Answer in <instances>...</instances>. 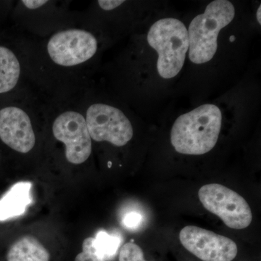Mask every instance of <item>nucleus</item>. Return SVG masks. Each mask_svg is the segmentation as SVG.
Masks as SVG:
<instances>
[{"mask_svg":"<svg viewBox=\"0 0 261 261\" xmlns=\"http://www.w3.org/2000/svg\"><path fill=\"white\" fill-rule=\"evenodd\" d=\"M18 39L29 83L41 97L71 99L91 85L92 65L99 49L94 33L79 25L44 38L23 33Z\"/></svg>","mask_w":261,"mask_h":261,"instance_id":"1","label":"nucleus"},{"mask_svg":"<svg viewBox=\"0 0 261 261\" xmlns=\"http://www.w3.org/2000/svg\"><path fill=\"white\" fill-rule=\"evenodd\" d=\"M44 121V100L32 87L0 100V140L16 153L36 148L37 128Z\"/></svg>","mask_w":261,"mask_h":261,"instance_id":"2","label":"nucleus"},{"mask_svg":"<svg viewBox=\"0 0 261 261\" xmlns=\"http://www.w3.org/2000/svg\"><path fill=\"white\" fill-rule=\"evenodd\" d=\"M222 113L205 104L178 117L171 132V145L181 154L200 155L210 152L219 140Z\"/></svg>","mask_w":261,"mask_h":261,"instance_id":"3","label":"nucleus"},{"mask_svg":"<svg viewBox=\"0 0 261 261\" xmlns=\"http://www.w3.org/2000/svg\"><path fill=\"white\" fill-rule=\"evenodd\" d=\"M90 86L79 96L78 100L92 141L124 147L134 137L132 122L121 108L97 99Z\"/></svg>","mask_w":261,"mask_h":261,"instance_id":"4","label":"nucleus"},{"mask_svg":"<svg viewBox=\"0 0 261 261\" xmlns=\"http://www.w3.org/2000/svg\"><path fill=\"white\" fill-rule=\"evenodd\" d=\"M70 4L58 0H21L12 10L15 23L24 34L44 38L80 25V13L70 9Z\"/></svg>","mask_w":261,"mask_h":261,"instance_id":"5","label":"nucleus"},{"mask_svg":"<svg viewBox=\"0 0 261 261\" xmlns=\"http://www.w3.org/2000/svg\"><path fill=\"white\" fill-rule=\"evenodd\" d=\"M235 8L226 0H216L205 12L192 20L189 27V57L195 64H203L214 58L218 49L220 31L232 21Z\"/></svg>","mask_w":261,"mask_h":261,"instance_id":"6","label":"nucleus"},{"mask_svg":"<svg viewBox=\"0 0 261 261\" xmlns=\"http://www.w3.org/2000/svg\"><path fill=\"white\" fill-rule=\"evenodd\" d=\"M147 42L159 54L157 68L163 79H172L181 71L189 49L188 31L175 18L158 20L149 29Z\"/></svg>","mask_w":261,"mask_h":261,"instance_id":"7","label":"nucleus"},{"mask_svg":"<svg viewBox=\"0 0 261 261\" xmlns=\"http://www.w3.org/2000/svg\"><path fill=\"white\" fill-rule=\"evenodd\" d=\"M199 199L204 207L222 220L228 227L243 229L251 224V208L236 192L219 184H210L199 190Z\"/></svg>","mask_w":261,"mask_h":261,"instance_id":"8","label":"nucleus"},{"mask_svg":"<svg viewBox=\"0 0 261 261\" xmlns=\"http://www.w3.org/2000/svg\"><path fill=\"white\" fill-rule=\"evenodd\" d=\"M179 240L189 252L202 261H231L238 255V246L231 239L197 226L182 228Z\"/></svg>","mask_w":261,"mask_h":261,"instance_id":"9","label":"nucleus"},{"mask_svg":"<svg viewBox=\"0 0 261 261\" xmlns=\"http://www.w3.org/2000/svg\"><path fill=\"white\" fill-rule=\"evenodd\" d=\"M29 87H32L18 36L8 42H0V100Z\"/></svg>","mask_w":261,"mask_h":261,"instance_id":"10","label":"nucleus"},{"mask_svg":"<svg viewBox=\"0 0 261 261\" xmlns=\"http://www.w3.org/2000/svg\"><path fill=\"white\" fill-rule=\"evenodd\" d=\"M32 183L20 181L15 184L0 198V221H8L25 214L32 203Z\"/></svg>","mask_w":261,"mask_h":261,"instance_id":"11","label":"nucleus"},{"mask_svg":"<svg viewBox=\"0 0 261 261\" xmlns=\"http://www.w3.org/2000/svg\"><path fill=\"white\" fill-rule=\"evenodd\" d=\"M49 251L33 236L19 239L7 254L8 261H49Z\"/></svg>","mask_w":261,"mask_h":261,"instance_id":"12","label":"nucleus"},{"mask_svg":"<svg viewBox=\"0 0 261 261\" xmlns=\"http://www.w3.org/2000/svg\"><path fill=\"white\" fill-rule=\"evenodd\" d=\"M121 239L118 235L110 234L107 231H98L93 240L94 253L101 260H112L121 246Z\"/></svg>","mask_w":261,"mask_h":261,"instance_id":"13","label":"nucleus"},{"mask_svg":"<svg viewBox=\"0 0 261 261\" xmlns=\"http://www.w3.org/2000/svg\"><path fill=\"white\" fill-rule=\"evenodd\" d=\"M119 261H146L143 251L133 243L125 244L119 252Z\"/></svg>","mask_w":261,"mask_h":261,"instance_id":"14","label":"nucleus"},{"mask_svg":"<svg viewBox=\"0 0 261 261\" xmlns=\"http://www.w3.org/2000/svg\"><path fill=\"white\" fill-rule=\"evenodd\" d=\"M94 238H88L82 244V252L75 257V261H102L94 253Z\"/></svg>","mask_w":261,"mask_h":261,"instance_id":"15","label":"nucleus"},{"mask_svg":"<svg viewBox=\"0 0 261 261\" xmlns=\"http://www.w3.org/2000/svg\"><path fill=\"white\" fill-rule=\"evenodd\" d=\"M142 220L143 217L142 214L137 211H132L125 214L122 223L127 229L135 230L142 224Z\"/></svg>","mask_w":261,"mask_h":261,"instance_id":"16","label":"nucleus"},{"mask_svg":"<svg viewBox=\"0 0 261 261\" xmlns=\"http://www.w3.org/2000/svg\"><path fill=\"white\" fill-rule=\"evenodd\" d=\"M260 10H261V7L259 6L258 9H257V21H258V23L260 24L261 23Z\"/></svg>","mask_w":261,"mask_h":261,"instance_id":"17","label":"nucleus"}]
</instances>
